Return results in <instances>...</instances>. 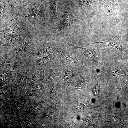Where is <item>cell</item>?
Listing matches in <instances>:
<instances>
[{"instance_id": "cell-2", "label": "cell", "mask_w": 128, "mask_h": 128, "mask_svg": "<svg viewBox=\"0 0 128 128\" xmlns=\"http://www.w3.org/2000/svg\"><path fill=\"white\" fill-rule=\"evenodd\" d=\"M41 40L38 35L33 34L27 37L20 45L13 48H10L8 51L15 57L33 59L32 57V51Z\"/></svg>"}, {"instance_id": "cell-14", "label": "cell", "mask_w": 128, "mask_h": 128, "mask_svg": "<svg viewBox=\"0 0 128 128\" xmlns=\"http://www.w3.org/2000/svg\"><path fill=\"white\" fill-rule=\"evenodd\" d=\"M22 5L26 8L29 6L40 4L42 0H19Z\"/></svg>"}, {"instance_id": "cell-18", "label": "cell", "mask_w": 128, "mask_h": 128, "mask_svg": "<svg viewBox=\"0 0 128 128\" xmlns=\"http://www.w3.org/2000/svg\"><path fill=\"white\" fill-rule=\"evenodd\" d=\"M31 94H28V96H31Z\"/></svg>"}, {"instance_id": "cell-11", "label": "cell", "mask_w": 128, "mask_h": 128, "mask_svg": "<svg viewBox=\"0 0 128 128\" xmlns=\"http://www.w3.org/2000/svg\"><path fill=\"white\" fill-rule=\"evenodd\" d=\"M50 7V16L49 23L53 24L58 21L56 11L57 0H48Z\"/></svg>"}, {"instance_id": "cell-10", "label": "cell", "mask_w": 128, "mask_h": 128, "mask_svg": "<svg viewBox=\"0 0 128 128\" xmlns=\"http://www.w3.org/2000/svg\"><path fill=\"white\" fill-rule=\"evenodd\" d=\"M65 39L67 45L79 51L89 59L96 65L98 64V55L94 49L90 47H82L75 46L69 42L66 38Z\"/></svg>"}, {"instance_id": "cell-12", "label": "cell", "mask_w": 128, "mask_h": 128, "mask_svg": "<svg viewBox=\"0 0 128 128\" xmlns=\"http://www.w3.org/2000/svg\"><path fill=\"white\" fill-rule=\"evenodd\" d=\"M127 68L123 67L113 69L109 68L107 70L104 71L103 72L109 73L110 76L112 77L121 74L127 75Z\"/></svg>"}, {"instance_id": "cell-16", "label": "cell", "mask_w": 128, "mask_h": 128, "mask_svg": "<svg viewBox=\"0 0 128 128\" xmlns=\"http://www.w3.org/2000/svg\"><path fill=\"white\" fill-rule=\"evenodd\" d=\"M26 123L28 126H30L31 125V122L30 121L28 120H27L26 121Z\"/></svg>"}, {"instance_id": "cell-7", "label": "cell", "mask_w": 128, "mask_h": 128, "mask_svg": "<svg viewBox=\"0 0 128 128\" xmlns=\"http://www.w3.org/2000/svg\"><path fill=\"white\" fill-rule=\"evenodd\" d=\"M73 49V48L71 49L62 47L57 44L55 54L68 62L82 64V61L81 57Z\"/></svg>"}, {"instance_id": "cell-6", "label": "cell", "mask_w": 128, "mask_h": 128, "mask_svg": "<svg viewBox=\"0 0 128 128\" xmlns=\"http://www.w3.org/2000/svg\"><path fill=\"white\" fill-rule=\"evenodd\" d=\"M57 44L55 42H47L41 40L32 51V57L34 60L37 58L45 56L51 54H55Z\"/></svg>"}, {"instance_id": "cell-8", "label": "cell", "mask_w": 128, "mask_h": 128, "mask_svg": "<svg viewBox=\"0 0 128 128\" xmlns=\"http://www.w3.org/2000/svg\"><path fill=\"white\" fill-rule=\"evenodd\" d=\"M122 32L116 35L114 37L110 39H104L100 38V41L88 43L87 45H93L98 43H102L106 46H110L116 48L119 50L123 54L128 53L127 45L124 44L121 40V36Z\"/></svg>"}, {"instance_id": "cell-17", "label": "cell", "mask_w": 128, "mask_h": 128, "mask_svg": "<svg viewBox=\"0 0 128 128\" xmlns=\"http://www.w3.org/2000/svg\"><path fill=\"white\" fill-rule=\"evenodd\" d=\"M127 76L128 77V68H127Z\"/></svg>"}, {"instance_id": "cell-4", "label": "cell", "mask_w": 128, "mask_h": 128, "mask_svg": "<svg viewBox=\"0 0 128 128\" xmlns=\"http://www.w3.org/2000/svg\"><path fill=\"white\" fill-rule=\"evenodd\" d=\"M40 4L32 5L27 8L28 14L27 15L23 16L28 25L34 33H38L41 22L44 16V12L40 11L38 7Z\"/></svg>"}, {"instance_id": "cell-5", "label": "cell", "mask_w": 128, "mask_h": 128, "mask_svg": "<svg viewBox=\"0 0 128 128\" xmlns=\"http://www.w3.org/2000/svg\"><path fill=\"white\" fill-rule=\"evenodd\" d=\"M26 8L19 0H3L0 2V18L17 14H21Z\"/></svg>"}, {"instance_id": "cell-9", "label": "cell", "mask_w": 128, "mask_h": 128, "mask_svg": "<svg viewBox=\"0 0 128 128\" xmlns=\"http://www.w3.org/2000/svg\"><path fill=\"white\" fill-rule=\"evenodd\" d=\"M105 111L103 122H118L121 123L125 127L128 126V121L124 120L119 117L112 109L109 101L106 103Z\"/></svg>"}, {"instance_id": "cell-15", "label": "cell", "mask_w": 128, "mask_h": 128, "mask_svg": "<svg viewBox=\"0 0 128 128\" xmlns=\"http://www.w3.org/2000/svg\"><path fill=\"white\" fill-rule=\"evenodd\" d=\"M119 78L125 84L127 89L126 92L128 91V81L123 78Z\"/></svg>"}, {"instance_id": "cell-1", "label": "cell", "mask_w": 128, "mask_h": 128, "mask_svg": "<svg viewBox=\"0 0 128 128\" xmlns=\"http://www.w3.org/2000/svg\"><path fill=\"white\" fill-rule=\"evenodd\" d=\"M33 33L21 14L0 18V41L11 48L18 46Z\"/></svg>"}, {"instance_id": "cell-13", "label": "cell", "mask_w": 128, "mask_h": 128, "mask_svg": "<svg viewBox=\"0 0 128 128\" xmlns=\"http://www.w3.org/2000/svg\"><path fill=\"white\" fill-rule=\"evenodd\" d=\"M82 120L87 122L89 124L94 128L97 127L99 120L98 116L96 115L86 117H83L81 118Z\"/></svg>"}, {"instance_id": "cell-3", "label": "cell", "mask_w": 128, "mask_h": 128, "mask_svg": "<svg viewBox=\"0 0 128 128\" xmlns=\"http://www.w3.org/2000/svg\"><path fill=\"white\" fill-rule=\"evenodd\" d=\"M61 58L57 54H51L37 58L30 69L43 72L57 67H60Z\"/></svg>"}]
</instances>
